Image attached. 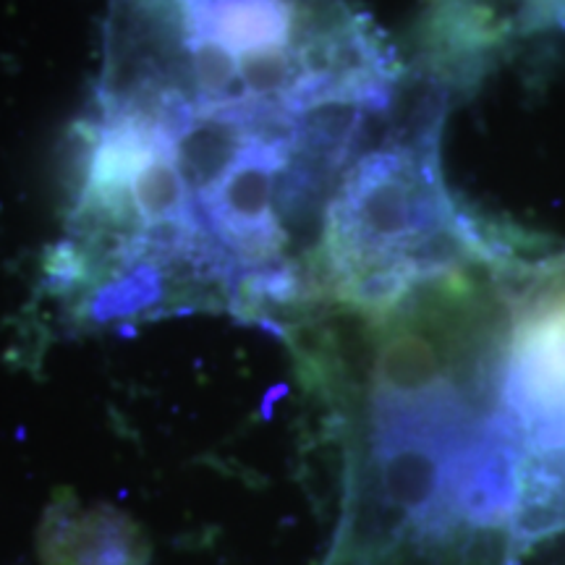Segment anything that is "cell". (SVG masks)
Instances as JSON below:
<instances>
[{
    "instance_id": "1",
    "label": "cell",
    "mask_w": 565,
    "mask_h": 565,
    "mask_svg": "<svg viewBox=\"0 0 565 565\" xmlns=\"http://www.w3.org/2000/svg\"><path fill=\"white\" fill-rule=\"evenodd\" d=\"M288 152V141L252 139L215 192L200 202L204 225L238 270L286 259V238L275 221L273 202Z\"/></svg>"
},
{
    "instance_id": "2",
    "label": "cell",
    "mask_w": 565,
    "mask_h": 565,
    "mask_svg": "<svg viewBox=\"0 0 565 565\" xmlns=\"http://www.w3.org/2000/svg\"><path fill=\"white\" fill-rule=\"evenodd\" d=\"M503 40V21L484 0H429L416 24L422 74L448 92L471 87Z\"/></svg>"
},
{
    "instance_id": "3",
    "label": "cell",
    "mask_w": 565,
    "mask_h": 565,
    "mask_svg": "<svg viewBox=\"0 0 565 565\" xmlns=\"http://www.w3.org/2000/svg\"><path fill=\"white\" fill-rule=\"evenodd\" d=\"M45 565H147L150 545L139 524L110 505L58 500L40 529Z\"/></svg>"
},
{
    "instance_id": "4",
    "label": "cell",
    "mask_w": 565,
    "mask_h": 565,
    "mask_svg": "<svg viewBox=\"0 0 565 565\" xmlns=\"http://www.w3.org/2000/svg\"><path fill=\"white\" fill-rule=\"evenodd\" d=\"M254 103L233 110H196L194 121L173 141L175 166L186 181L189 192L200 204L215 192L249 141Z\"/></svg>"
},
{
    "instance_id": "5",
    "label": "cell",
    "mask_w": 565,
    "mask_h": 565,
    "mask_svg": "<svg viewBox=\"0 0 565 565\" xmlns=\"http://www.w3.org/2000/svg\"><path fill=\"white\" fill-rule=\"evenodd\" d=\"M196 38H212L233 55L288 47V0H192Z\"/></svg>"
},
{
    "instance_id": "6",
    "label": "cell",
    "mask_w": 565,
    "mask_h": 565,
    "mask_svg": "<svg viewBox=\"0 0 565 565\" xmlns=\"http://www.w3.org/2000/svg\"><path fill=\"white\" fill-rule=\"evenodd\" d=\"M160 307H166V275L158 263L141 259L89 291L79 315L92 324H113L158 315Z\"/></svg>"
},
{
    "instance_id": "7",
    "label": "cell",
    "mask_w": 565,
    "mask_h": 565,
    "mask_svg": "<svg viewBox=\"0 0 565 565\" xmlns=\"http://www.w3.org/2000/svg\"><path fill=\"white\" fill-rule=\"evenodd\" d=\"M134 204L145 228L171 223H200V204L189 192L186 181L175 166L173 145H166L150 160V166L134 179Z\"/></svg>"
},
{
    "instance_id": "8",
    "label": "cell",
    "mask_w": 565,
    "mask_h": 565,
    "mask_svg": "<svg viewBox=\"0 0 565 565\" xmlns=\"http://www.w3.org/2000/svg\"><path fill=\"white\" fill-rule=\"evenodd\" d=\"M238 74L252 103L278 105L286 113L307 76L291 47H267V51L238 55Z\"/></svg>"
},
{
    "instance_id": "9",
    "label": "cell",
    "mask_w": 565,
    "mask_h": 565,
    "mask_svg": "<svg viewBox=\"0 0 565 565\" xmlns=\"http://www.w3.org/2000/svg\"><path fill=\"white\" fill-rule=\"evenodd\" d=\"M529 26H561L565 30V0H529Z\"/></svg>"
}]
</instances>
